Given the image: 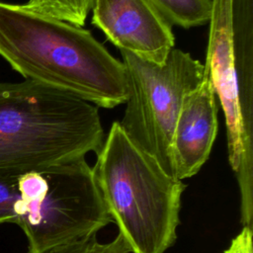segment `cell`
<instances>
[{"label":"cell","instance_id":"1","mask_svg":"<svg viewBox=\"0 0 253 253\" xmlns=\"http://www.w3.org/2000/svg\"><path fill=\"white\" fill-rule=\"evenodd\" d=\"M0 55L25 79L98 108L125 104V66L89 30L0 1Z\"/></svg>","mask_w":253,"mask_h":253},{"label":"cell","instance_id":"2","mask_svg":"<svg viewBox=\"0 0 253 253\" xmlns=\"http://www.w3.org/2000/svg\"><path fill=\"white\" fill-rule=\"evenodd\" d=\"M105 136L97 106L34 80L0 82V173L83 159Z\"/></svg>","mask_w":253,"mask_h":253},{"label":"cell","instance_id":"3","mask_svg":"<svg viewBox=\"0 0 253 253\" xmlns=\"http://www.w3.org/2000/svg\"><path fill=\"white\" fill-rule=\"evenodd\" d=\"M96 154V183L130 253H164L177 238L186 184L133 143L119 122Z\"/></svg>","mask_w":253,"mask_h":253},{"label":"cell","instance_id":"4","mask_svg":"<svg viewBox=\"0 0 253 253\" xmlns=\"http://www.w3.org/2000/svg\"><path fill=\"white\" fill-rule=\"evenodd\" d=\"M17 225L29 253L81 240L112 222L85 158L19 175Z\"/></svg>","mask_w":253,"mask_h":253},{"label":"cell","instance_id":"5","mask_svg":"<svg viewBox=\"0 0 253 253\" xmlns=\"http://www.w3.org/2000/svg\"><path fill=\"white\" fill-rule=\"evenodd\" d=\"M121 54L127 96L119 124L133 143L172 175L171 140L175 123L185 96L204 80L205 66L190 53L175 47L162 64L124 50Z\"/></svg>","mask_w":253,"mask_h":253},{"label":"cell","instance_id":"6","mask_svg":"<svg viewBox=\"0 0 253 253\" xmlns=\"http://www.w3.org/2000/svg\"><path fill=\"white\" fill-rule=\"evenodd\" d=\"M233 0H212L205 70L223 110L229 163L241 194V222L252 224L253 145L244 131L239 105L232 23Z\"/></svg>","mask_w":253,"mask_h":253},{"label":"cell","instance_id":"7","mask_svg":"<svg viewBox=\"0 0 253 253\" xmlns=\"http://www.w3.org/2000/svg\"><path fill=\"white\" fill-rule=\"evenodd\" d=\"M92 24L120 50L162 64L175 46L172 25L150 0H94Z\"/></svg>","mask_w":253,"mask_h":253},{"label":"cell","instance_id":"8","mask_svg":"<svg viewBox=\"0 0 253 253\" xmlns=\"http://www.w3.org/2000/svg\"><path fill=\"white\" fill-rule=\"evenodd\" d=\"M217 132L216 96L206 72L188 93L178 114L171 140L172 175L184 180L197 174L208 160Z\"/></svg>","mask_w":253,"mask_h":253},{"label":"cell","instance_id":"9","mask_svg":"<svg viewBox=\"0 0 253 253\" xmlns=\"http://www.w3.org/2000/svg\"><path fill=\"white\" fill-rule=\"evenodd\" d=\"M167 22L184 29L208 24L212 0H150Z\"/></svg>","mask_w":253,"mask_h":253},{"label":"cell","instance_id":"10","mask_svg":"<svg viewBox=\"0 0 253 253\" xmlns=\"http://www.w3.org/2000/svg\"><path fill=\"white\" fill-rule=\"evenodd\" d=\"M94 0H28L24 5L36 12L83 27Z\"/></svg>","mask_w":253,"mask_h":253},{"label":"cell","instance_id":"11","mask_svg":"<svg viewBox=\"0 0 253 253\" xmlns=\"http://www.w3.org/2000/svg\"><path fill=\"white\" fill-rule=\"evenodd\" d=\"M41 253H130L126 241L118 234L112 241L102 243L97 234L74 242L58 245Z\"/></svg>","mask_w":253,"mask_h":253},{"label":"cell","instance_id":"12","mask_svg":"<svg viewBox=\"0 0 253 253\" xmlns=\"http://www.w3.org/2000/svg\"><path fill=\"white\" fill-rule=\"evenodd\" d=\"M19 175L0 173V224L18 221Z\"/></svg>","mask_w":253,"mask_h":253},{"label":"cell","instance_id":"13","mask_svg":"<svg viewBox=\"0 0 253 253\" xmlns=\"http://www.w3.org/2000/svg\"><path fill=\"white\" fill-rule=\"evenodd\" d=\"M252 226L244 225L242 230L232 239L224 253H253Z\"/></svg>","mask_w":253,"mask_h":253}]
</instances>
